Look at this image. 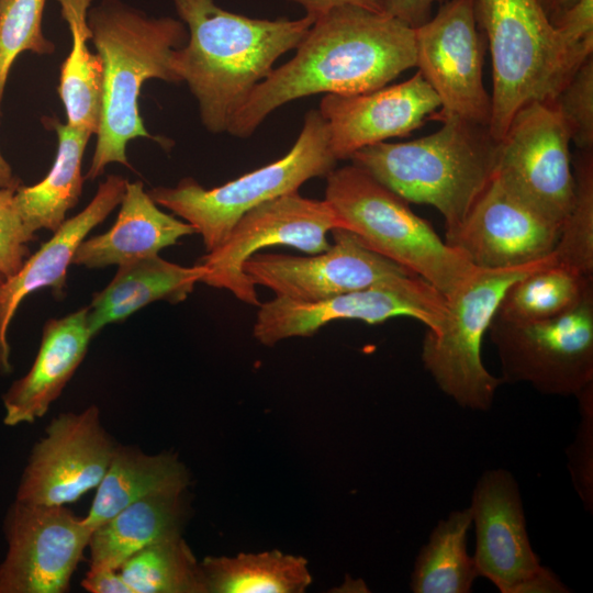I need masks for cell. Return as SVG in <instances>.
<instances>
[{"label":"cell","instance_id":"1","mask_svg":"<svg viewBox=\"0 0 593 593\" xmlns=\"http://www.w3.org/2000/svg\"><path fill=\"white\" fill-rule=\"evenodd\" d=\"M415 64L413 27L387 13L353 5L335 8L316 18L295 55L251 90L226 132L248 137L288 102L316 93L369 92Z\"/></svg>","mask_w":593,"mask_h":593},{"label":"cell","instance_id":"2","mask_svg":"<svg viewBox=\"0 0 593 593\" xmlns=\"http://www.w3.org/2000/svg\"><path fill=\"white\" fill-rule=\"evenodd\" d=\"M188 30L176 51L175 68L195 97L205 128L226 132L234 113L273 69L296 48L315 21L254 19L230 12L214 0H172Z\"/></svg>","mask_w":593,"mask_h":593},{"label":"cell","instance_id":"3","mask_svg":"<svg viewBox=\"0 0 593 593\" xmlns=\"http://www.w3.org/2000/svg\"><path fill=\"white\" fill-rule=\"evenodd\" d=\"M91 42L103 66L102 109L94 154L87 179L111 163L128 166L126 145L152 137L138 109L142 85L150 78L181 82L176 51L188 40L181 20L152 18L119 0H103L88 11Z\"/></svg>","mask_w":593,"mask_h":593},{"label":"cell","instance_id":"4","mask_svg":"<svg viewBox=\"0 0 593 593\" xmlns=\"http://www.w3.org/2000/svg\"><path fill=\"white\" fill-rule=\"evenodd\" d=\"M441 127L402 143L380 142L349 159L409 203L434 206L455 232L496 174L499 142L488 126L449 115Z\"/></svg>","mask_w":593,"mask_h":593},{"label":"cell","instance_id":"5","mask_svg":"<svg viewBox=\"0 0 593 593\" xmlns=\"http://www.w3.org/2000/svg\"><path fill=\"white\" fill-rule=\"evenodd\" d=\"M492 58L489 132L500 142L532 101L552 102L593 51L569 44L537 0H475Z\"/></svg>","mask_w":593,"mask_h":593},{"label":"cell","instance_id":"6","mask_svg":"<svg viewBox=\"0 0 593 593\" xmlns=\"http://www.w3.org/2000/svg\"><path fill=\"white\" fill-rule=\"evenodd\" d=\"M325 199L342 223L370 250L417 275L446 299L480 268L443 240L406 200L350 164L327 176Z\"/></svg>","mask_w":593,"mask_h":593},{"label":"cell","instance_id":"7","mask_svg":"<svg viewBox=\"0 0 593 593\" xmlns=\"http://www.w3.org/2000/svg\"><path fill=\"white\" fill-rule=\"evenodd\" d=\"M336 161L326 122L318 110H311L298 139L281 158L212 189L184 178L174 188H154L148 194L155 203L189 223L210 251L246 212L298 191L312 178L326 177Z\"/></svg>","mask_w":593,"mask_h":593},{"label":"cell","instance_id":"8","mask_svg":"<svg viewBox=\"0 0 593 593\" xmlns=\"http://www.w3.org/2000/svg\"><path fill=\"white\" fill-rule=\"evenodd\" d=\"M556 260L548 257L515 267L479 269L472 279L447 299V314L436 331H427L422 362L439 390L459 406L489 411L502 378L482 362L485 332L506 289L518 278Z\"/></svg>","mask_w":593,"mask_h":593},{"label":"cell","instance_id":"9","mask_svg":"<svg viewBox=\"0 0 593 593\" xmlns=\"http://www.w3.org/2000/svg\"><path fill=\"white\" fill-rule=\"evenodd\" d=\"M502 379L528 383L545 395L577 396L593 383V293L557 317L507 322L488 328Z\"/></svg>","mask_w":593,"mask_h":593},{"label":"cell","instance_id":"10","mask_svg":"<svg viewBox=\"0 0 593 593\" xmlns=\"http://www.w3.org/2000/svg\"><path fill=\"white\" fill-rule=\"evenodd\" d=\"M335 228H342V223L326 200L295 191L266 201L242 215L226 237L200 258L198 262L206 271L201 282L259 306L256 286L244 272V262L271 246H290L310 255L323 253L331 245L327 235Z\"/></svg>","mask_w":593,"mask_h":593},{"label":"cell","instance_id":"11","mask_svg":"<svg viewBox=\"0 0 593 593\" xmlns=\"http://www.w3.org/2000/svg\"><path fill=\"white\" fill-rule=\"evenodd\" d=\"M469 508L475 529L472 557L479 577L501 593L570 592L533 549L519 484L511 471L485 470L474 484Z\"/></svg>","mask_w":593,"mask_h":593},{"label":"cell","instance_id":"12","mask_svg":"<svg viewBox=\"0 0 593 593\" xmlns=\"http://www.w3.org/2000/svg\"><path fill=\"white\" fill-rule=\"evenodd\" d=\"M446 314L445 295L412 275L315 302L275 296L259 304L253 335L260 344L273 346L287 338L312 336L336 320L378 324L396 316L415 318L436 332Z\"/></svg>","mask_w":593,"mask_h":593},{"label":"cell","instance_id":"13","mask_svg":"<svg viewBox=\"0 0 593 593\" xmlns=\"http://www.w3.org/2000/svg\"><path fill=\"white\" fill-rule=\"evenodd\" d=\"M571 136L553 102L532 101L499 142L496 175L550 220L562 225L574 201Z\"/></svg>","mask_w":593,"mask_h":593},{"label":"cell","instance_id":"14","mask_svg":"<svg viewBox=\"0 0 593 593\" xmlns=\"http://www.w3.org/2000/svg\"><path fill=\"white\" fill-rule=\"evenodd\" d=\"M475 0H446L414 29L418 71L440 102L436 115L489 126L491 96L482 79L483 51Z\"/></svg>","mask_w":593,"mask_h":593},{"label":"cell","instance_id":"15","mask_svg":"<svg viewBox=\"0 0 593 593\" xmlns=\"http://www.w3.org/2000/svg\"><path fill=\"white\" fill-rule=\"evenodd\" d=\"M0 593H63L88 548L92 529L65 505L15 500L8 512Z\"/></svg>","mask_w":593,"mask_h":593},{"label":"cell","instance_id":"16","mask_svg":"<svg viewBox=\"0 0 593 593\" xmlns=\"http://www.w3.org/2000/svg\"><path fill=\"white\" fill-rule=\"evenodd\" d=\"M115 446L96 405L60 414L34 445L15 500L37 505L76 502L99 485Z\"/></svg>","mask_w":593,"mask_h":593},{"label":"cell","instance_id":"17","mask_svg":"<svg viewBox=\"0 0 593 593\" xmlns=\"http://www.w3.org/2000/svg\"><path fill=\"white\" fill-rule=\"evenodd\" d=\"M334 244L311 256L257 253L243 270L255 286L276 296L315 302L415 275L365 247L345 228L332 231ZM417 276V275H416Z\"/></svg>","mask_w":593,"mask_h":593},{"label":"cell","instance_id":"18","mask_svg":"<svg viewBox=\"0 0 593 593\" xmlns=\"http://www.w3.org/2000/svg\"><path fill=\"white\" fill-rule=\"evenodd\" d=\"M560 231V224L495 174L461 225L445 235V242L477 268H508L551 255Z\"/></svg>","mask_w":593,"mask_h":593},{"label":"cell","instance_id":"19","mask_svg":"<svg viewBox=\"0 0 593 593\" xmlns=\"http://www.w3.org/2000/svg\"><path fill=\"white\" fill-rule=\"evenodd\" d=\"M440 109L419 71L398 85L357 94H325L318 112L337 160L388 138L405 136Z\"/></svg>","mask_w":593,"mask_h":593},{"label":"cell","instance_id":"20","mask_svg":"<svg viewBox=\"0 0 593 593\" xmlns=\"http://www.w3.org/2000/svg\"><path fill=\"white\" fill-rule=\"evenodd\" d=\"M126 180L111 175L99 184L90 203L77 215L65 220L38 250L29 256L20 270L0 287V371L10 372L8 329L21 302L32 292L52 288L63 295L67 270L76 249L90 231L121 203Z\"/></svg>","mask_w":593,"mask_h":593},{"label":"cell","instance_id":"21","mask_svg":"<svg viewBox=\"0 0 593 593\" xmlns=\"http://www.w3.org/2000/svg\"><path fill=\"white\" fill-rule=\"evenodd\" d=\"M92 337L88 306L47 321L32 367L2 398L3 423L15 426L45 415L83 360Z\"/></svg>","mask_w":593,"mask_h":593},{"label":"cell","instance_id":"22","mask_svg":"<svg viewBox=\"0 0 593 593\" xmlns=\"http://www.w3.org/2000/svg\"><path fill=\"white\" fill-rule=\"evenodd\" d=\"M116 221L100 235L83 239L75 251L72 264L89 269L121 265L128 260L158 254L181 237L195 234L186 221L161 211L144 191L143 182L125 184Z\"/></svg>","mask_w":593,"mask_h":593},{"label":"cell","instance_id":"23","mask_svg":"<svg viewBox=\"0 0 593 593\" xmlns=\"http://www.w3.org/2000/svg\"><path fill=\"white\" fill-rule=\"evenodd\" d=\"M197 262L180 266L158 254L119 265L110 283L93 295L88 306V325L94 336L105 325L123 322L139 309L155 302L176 304L184 301L205 276Z\"/></svg>","mask_w":593,"mask_h":593},{"label":"cell","instance_id":"24","mask_svg":"<svg viewBox=\"0 0 593 593\" xmlns=\"http://www.w3.org/2000/svg\"><path fill=\"white\" fill-rule=\"evenodd\" d=\"M184 492L176 490L149 494L96 527L88 544L89 570H119L138 550L181 534L186 516Z\"/></svg>","mask_w":593,"mask_h":593},{"label":"cell","instance_id":"25","mask_svg":"<svg viewBox=\"0 0 593 593\" xmlns=\"http://www.w3.org/2000/svg\"><path fill=\"white\" fill-rule=\"evenodd\" d=\"M189 483L186 467L172 454L147 455L137 448L116 445L83 521L93 530L144 496L184 491Z\"/></svg>","mask_w":593,"mask_h":593},{"label":"cell","instance_id":"26","mask_svg":"<svg viewBox=\"0 0 593 593\" xmlns=\"http://www.w3.org/2000/svg\"><path fill=\"white\" fill-rule=\"evenodd\" d=\"M58 138L52 169L38 183L20 184L14 192L19 213L30 232H55L67 212L79 201L83 178L81 161L91 134L87 131L49 120Z\"/></svg>","mask_w":593,"mask_h":593},{"label":"cell","instance_id":"27","mask_svg":"<svg viewBox=\"0 0 593 593\" xmlns=\"http://www.w3.org/2000/svg\"><path fill=\"white\" fill-rule=\"evenodd\" d=\"M71 35V49L61 65L58 94L67 124L97 134L102 109L103 66L88 42V11L93 0H56Z\"/></svg>","mask_w":593,"mask_h":593},{"label":"cell","instance_id":"28","mask_svg":"<svg viewBox=\"0 0 593 593\" xmlns=\"http://www.w3.org/2000/svg\"><path fill=\"white\" fill-rule=\"evenodd\" d=\"M471 525L469 506L451 511L438 521L416 556L410 581L412 592H471L479 578L473 557L467 549Z\"/></svg>","mask_w":593,"mask_h":593},{"label":"cell","instance_id":"29","mask_svg":"<svg viewBox=\"0 0 593 593\" xmlns=\"http://www.w3.org/2000/svg\"><path fill=\"white\" fill-rule=\"evenodd\" d=\"M200 563L208 593H302L312 583L307 560L279 550L206 557Z\"/></svg>","mask_w":593,"mask_h":593},{"label":"cell","instance_id":"30","mask_svg":"<svg viewBox=\"0 0 593 593\" xmlns=\"http://www.w3.org/2000/svg\"><path fill=\"white\" fill-rule=\"evenodd\" d=\"M593 293V277L556 260L515 280L504 292L495 317L507 322H535L560 316Z\"/></svg>","mask_w":593,"mask_h":593},{"label":"cell","instance_id":"31","mask_svg":"<svg viewBox=\"0 0 593 593\" xmlns=\"http://www.w3.org/2000/svg\"><path fill=\"white\" fill-rule=\"evenodd\" d=\"M119 571L134 593H208L201 563L181 534L138 550Z\"/></svg>","mask_w":593,"mask_h":593},{"label":"cell","instance_id":"32","mask_svg":"<svg viewBox=\"0 0 593 593\" xmlns=\"http://www.w3.org/2000/svg\"><path fill=\"white\" fill-rule=\"evenodd\" d=\"M575 193L555 247L556 262L593 277V152L574 161Z\"/></svg>","mask_w":593,"mask_h":593},{"label":"cell","instance_id":"33","mask_svg":"<svg viewBox=\"0 0 593 593\" xmlns=\"http://www.w3.org/2000/svg\"><path fill=\"white\" fill-rule=\"evenodd\" d=\"M46 0H0V111L7 78L18 55L24 51L51 54L42 21Z\"/></svg>","mask_w":593,"mask_h":593},{"label":"cell","instance_id":"34","mask_svg":"<svg viewBox=\"0 0 593 593\" xmlns=\"http://www.w3.org/2000/svg\"><path fill=\"white\" fill-rule=\"evenodd\" d=\"M582 152L593 150V55L583 61L552 101Z\"/></svg>","mask_w":593,"mask_h":593},{"label":"cell","instance_id":"35","mask_svg":"<svg viewBox=\"0 0 593 593\" xmlns=\"http://www.w3.org/2000/svg\"><path fill=\"white\" fill-rule=\"evenodd\" d=\"M580 419L575 437L568 447V469L573 488L584 508L593 512V383L577 396Z\"/></svg>","mask_w":593,"mask_h":593},{"label":"cell","instance_id":"36","mask_svg":"<svg viewBox=\"0 0 593 593\" xmlns=\"http://www.w3.org/2000/svg\"><path fill=\"white\" fill-rule=\"evenodd\" d=\"M16 188L0 190V277L15 275L30 256L34 233L25 226L14 200Z\"/></svg>","mask_w":593,"mask_h":593},{"label":"cell","instance_id":"37","mask_svg":"<svg viewBox=\"0 0 593 593\" xmlns=\"http://www.w3.org/2000/svg\"><path fill=\"white\" fill-rule=\"evenodd\" d=\"M555 26L569 44L593 51V0H579Z\"/></svg>","mask_w":593,"mask_h":593},{"label":"cell","instance_id":"38","mask_svg":"<svg viewBox=\"0 0 593 593\" xmlns=\"http://www.w3.org/2000/svg\"><path fill=\"white\" fill-rule=\"evenodd\" d=\"M446 0H382L384 13L415 29L428 21L435 3Z\"/></svg>","mask_w":593,"mask_h":593},{"label":"cell","instance_id":"39","mask_svg":"<svg viewBox=\"0 0 593 593\" xmlns=\"http://www.w3.org/2000/svg\"><path fill=\"white\" fill-rule=\"evenodd\" d=\"M81 586L91 593H134L119 570H89Z\"/></svg>","mask_w":593,"mask_h":593},{"label":"cell","instance_id":"40","mask_svg":"<svg viewBox=\"0 0 593 593\" xmlns=\"http://www.w3.org/2000/svg\"><path fill=\"white\" fill-rule=\"evenodd\" d=\"M304 8L306 14L318 18L328 11L344 7L353 5L363 8L373 12L384 13L382 0H290Z\"/></svg>","mask_w":593,"mask_h":593},{"label":"cell","instance_id":"41","mask_svg":"<svg viewBox=\"0 0 593 593\" xmlns=\"http://www.w3.org/2000/svg\"><path fill=\"white\" fill-rule=\"evenodd\" d=\"M549 21L555 25L561 15L579 0H537Z\"/></svg>","mask_w":593,"mask_h":593},{"label":"cell","instance_id":"42","mask_svg":"<svg viewBox=\"0 0 593 593\" xmlns=\"http://www.w3.org/2000/svg\"><path fill=\"white\" fill-rule=\"evenodd\" d=\"M20 184V179L14 176L11 166L0 153V190L18 188Z\"/></svg>","mask_w":593,"mask_h":593},{"label":"cell","instance_id":"43","mask_svg":"<svg viewBox=\"0 0 593 593\" xmlns=\"http://www.w3.org/2000/svg\"><path fill=\"white\" fill-rule=\"evenodd\" d=\"M2 282H3V279L0 277V287H1Z\"/></svg>","mask_w":593,"mask_h":593}]
</instances>
